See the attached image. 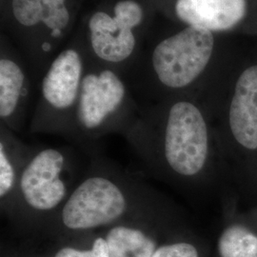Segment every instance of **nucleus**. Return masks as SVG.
<instances>
[{"label":"nucleus","instance_id":"13","mask_svg":"<svg viewBox=\"0 0 257 257\" xmlns=\"http://www.w3.org/2000/svg\"><path fill=\"white\" fill-rule=\"evenodd\" d=\"M167 221H126L110 226L104 236L109 248V257L153 256L158 246L146 226Z\"/></svg>","mask_w":257,"mask_h":257},{"label":"nucleus","instance_id":"8","mask_svg":"<svg viewBox=\"0 0 257 257\" xmlns=\"http://www.w3.org/2000/svg\"><path fill=\"white\" fill-rule=\"evenodd\" d=\"M87 63L83 47L73 36L38 83L30 133L69 138Z\"/></svg>","mask_w":257,"mask_h":257},{"label":"nucleus","instance_id":"4","mask_svg":"<svg viewBox=\"0 0 257 257\" xmlns=\"http://www.w3.org/2000/svg\"><path fill=\"white\" fill-rule=\"evenodd\" d=\"M153 0H89L74 37L89 60L124 76L151 32Z\"/></svg>","mask_w":257,"mask_h":257},{"label":"nucleus","instance_id":"2","mask_svg":"<svg viewBox=\"0 0 257 257\" xmlns=\"http://www.w3.org/2000/svg\"><path fill=\"white\" fill-rule=\"evenodd\" d=\"M175 215L173 205L147 184L97 159L52 222L66 230L85 231L126 221L169 220Z\"/></svg>","mask_w":257,"mask_h":257},{"label":"nucleus","instance_id":"6","mask_svg":"<svg viewBox=\"0 0 257 257\" xmlns=\"http://www.w3.org/2000/svg\"><path fill=\"white\" fill-rule=\"evenodd\" d=\"M139 109L134 92L119 72L88 58L68 138L80 143L113 133L123 136L137 119Z\"/></svg>","mask_w":257,"mask_h":257},{"label":"nucleus","instance_id":"5","mask_svg":"<svg viewBox=\"0 0 257 257\" xmlns=\"http://www.w3.org/2000/svg\"><path fill=\"white\" fill-rule=\"evenodd\" d=\"M89 0H2L1 33L26 60L37 82L71 40Z\"/></svg>","mask_w":257,"mask_h":257},{"label":"nucleus","instance_id":"12","mask_svg":"<svg viewBox=\"0 0 257 257\" xmlns=\"http://www.w3.org/2000/svg\"><path fill=\"white\" fill-rule=\"evenodd\" d=\"M32 147L19 140L17 134L0 124V206L8 215L15 199L22 168Z\"/></svg>","mask_w":257,"mask_h":257},{"label":"nucleus","instance_id":"17","mask_svg":"<svg viewBox=\"0 0 257 257\" xmlns=\"http://www.w3.org/2000/svg\"><path fill=\"white\" fill-rule=\"evenodd\" d=\"M238 215L243 220L248 222V224H250L251 226H253L257 229V206L255 208L251 209L250 211H248V212L243 213V214H238Z\"/></svg>","mask_w":257,"mask_h":257},{"label":"nucleus","instance_id":"3","mask_svg":"<svg viewBox=\"0 0 257 257\" xmlns=\"http://www.w3.org/2000/svg\"><path fill=\"white\" fill-rule=\"evenodd\" d=\"M213 49V33L186 26L152 44L145 41L124 77L143 104L163 101L168 94L196 84L210 65Z\"/></svg>","mask_w":257,"mask_h":257},{"label":"nucleus","instance_id":"15","mask_svg":"<svg viewBox=\"0 0 257 257\" xmlns=\"http://www.w3.org/2000/svg\"><path fill=\"white\" fill-rule=\"evenodd\" d=\"M152 257H202V253L195 243L179 238L158 246Z\"/></svg>","mask_w":257,"mask_h":257},{"label":"nucleus","instance_id":"14","mask_svg":"<svg viewBox=\"0 0 257 257\" xmlns=\"http://www.w3.org/2000/svg\"><path fill=\"white\" fill-rule=\"evenodd\" d=\"M218 257H257V229L239 215H230L217 238Z\"/></svg>","mask_w":257,"mask_h":257},{"label":"nucleus","instance_id":"10","mask_svg":"<svg viewBox=\"0 0 257 257\" xmlns=\"http://www.w3.org/2000/svg\"><path fill=\"white\" fill-rule=\"evenodd\" d=\"M37 85L24 57L8 37L0 39V124L15 134L32 117Z\"/></svg>","mask_w":257,"mask_h":257},{"label":"nucleus","instance_id":"16","mask_svg":"<svg viewBox=\"0 0 257 257\" xmlns=\"http://www.w3.org/2000/svg\"><path fill=\"white\" fill-rule=\"evenodd\" d=\"M54 257H109V248L105 237H96L90 248L81 249L67 246L58 249Z\"/></svg>","mask_w":257,"mask_h":257},{"label":"nucleus","instance_id":"9","mask_svg":"<svg viewBox=\"0 0 257 257\" xmlns=\"http://www.w3.org/2000/svg\"><path fill=\"white\" fill-rule=\"evenodd\" d=\"M215 131L230 177L256 195L257 65L239 75L224 125Z\"/></svg>","mask_w":257,"mask_h":257},{"label":"nucleus","instance_id":"11","mask_svg":"<svg viewBox=\"0 0 257 257\" xmlns=\"http://www.w3.org/2000/svg\"><path fill=\"white\" fill-rule=\"evenodd\" d=\"M174 14L186 26L211 33L235 27L246 16L247 0H175Z\"/></svg>","mask_w":257,"mask_h":257},{"label":"nucleus","instance_id":"1","mask_svg":"<svg viewBox=\"0 0 257 257\" xmlns=\"http://www.w3.org/2000/svg\"><path fill=\"white\" fill-rule=\"evenodd\" d=\"M139 106L123 137L156 177L193 193L230 177L216 131L196 102L172 97Z\"/></svg>","mask_w":257,"mask_h":257},{"label":"nucleus","instance_id":"7","mask_svg":"<svg viewBox=\"0 0 257 257\" xmlns=\"http://www.w3.org/2000/svg\"><path fill=\"white\" fill-rule=\"evenodd\" d=\"M73 155L65 148H33L22 168L12 218L52 222L75 186Z\"/></svg>","mask_w":257,"mask_h":257}]
</instances>
